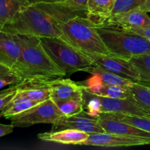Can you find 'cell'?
Masks as SVG:
<instances>
[{"label":"cell","mask_w":150,"mask_h":150,"mask_svg":"<svg viewBox=\"0 0 150 150\" xmlns=\"http://www.w3.org/2000/svg\"><path fill=\"white\" fill-rule=\"evenodd\" d=\"M21 45V57L13 70L23 79H57L66 76L44 49L40 38L15 35Z\"/></svg>","instance_id":"obj_1"},{"label":"cell","mask_w":150,"mask_h":150,"mask_svg":"<svg viewBox=\"0 0 150 150\" xmlns=\"http://www.w3.org/2000/svg\"><path fill=\"white\" fill-rule=\"evenodd\" d=\"M0 29L13 35L59 38L71 45L60 28L59 21L31 3L18 13L10 23L1 26Z\"/></svg>","instance_id":"obj_2"},{"label":"cell","mask_w":150,"mask_h":150,"mask_svg":"<svg viewBox=\"0 0 150 150\" xmlns=\"http://www.w3.org/2000/svg\"><path fill=\"white\" fill-rule=\"evenodd\" d=\"M97 29L110 55L130 61L150 53L149 40L130 29L113 26H97Z\"/></svg>","instance_id":"obj_3"},{"label":"cell","mask_w":150,"mask_h":150,"mask_svg":"<svg viewBox=\"0 0 150 150\" xmlns=\"http://www.w3.org/2000/svg\"><path fill=\"white\" fill-rule=\"evenodd\" d=\"M59 26L71 45L81 51L110 55L97 26L86 17L76 16L66 21H59Z\"/></svg>","instance_id":"obj_4"},{"label":"cell","mask_w":150,"mask_h":150,"mask_svg":"<svg viewBox=\"0 0 150 150\" xmlns=\"http://www.w3.org/2000/svg\"><path fill=\"white\" fill-rule=\"evenodd\" d=\"M44 49L54 63L65 73L72 75L86 71L93 66L91 59L76 47L56 38H40Z\"/></svg>","instance_id":"obj_5"},{"label":"cell","mask_w":150,"mask_h":150,"mask_svg":"<svg viewBox=\"0 0 150 150\" xmlns=\"http://www.w3.org/2000/svg\"><path fill=\"white\" fill-rule=\"evenodd\" d=\"M62 116L55 103L49 98L8 120L14 127H27L40 123L54 125Z\"/></svg>","instance_id":"obj_6"},{"label":"cell","mask_w":150,"mask_h":150,"mask_svg":"<svg viewBox=\"0 0 150 150\" xmlns=\"http://www.w3.org/2000/svg\"><path fill=\"white\" fill-rule=\"evenodd\" d=\"M29 1L59 21H66L76 16L86 17L87 0H29Z\"/></svg>","instance_id":"obj_7"},{"label":"cell","mask_w":150,"mask_h":150,"mask_svg":"<svg viewBox=\"0 0 150 150\" xmlns=\"http://www.w3.org/2000/svg\"><path fill=\"white\" fill-rule=\"evenodd\" d=\"M84 52V51H83ZM92 62L93 66L100 67L132 82L139 83L140 78L137 70L128 60L109 54L84 52Z\"/></svg>","instance_id":"obj_8"},{"label":"cell","mask_w":150,"mask_h":150,"mask_svg":"<svg viewBox=\"0 0 150 150\" xmlns=\"http://www.w3.org/2000/svg\"><path fill=\"white\" fill-rule=\"evenodd\" d=\"M83 145L102 147H128L150 145V140L134 136L114 134L105 132L89 134Z\"/></svg>","instance_id":"obj_9"},{"label":"cell","mask_w":150,"mask_h":150,"mask_svg":"<svg viewBox=\"0 0 150 150\" xmlns=\"http://www.w3.org/2000/svg\"><path fill=\"white\" fill-rule=\"evenodd\" d=\"M64 129H75L85 132L88 134L105 132L100 124L98 117L89 115L84 110L79 114L70 117L62 116L56 124L53 125L51 131H57Z\"/></svg>","instance_id":"obj_10"},{"label":"cell","mask_w":150,"mask_h":150,"mask_svg":"<svg viewBox=\"0 0 150 150\" xmlns=\"http://www.w3.org/2000/svg\"><path fill=\"white\" fill-rule=\"evenodd\" d=\"M98 96L101 103V113H114L150 119L149 114L138 104L133 95L124 99Z\"/></svg>","instance_id":"obj_11"},{"label":"cell","mask_w":150,"mask_h":150,"mask_svg":"<svg viewBox=\"0 0 150 150\" xmlns=\"http://www.w3.org/2000/svg\"><path fill=\"white\" fill-rule=\"evenodd\" d=\"M49 79L36 78L22 81L17 83L18 90L14 98H29L37 102H42L51 98Z\"/></svg>","instance_id":"obj_12"},{"label":"cell","mask_w":150,"mask_h":150,"mask_svg":"<svg viewBox=\"0 0 150 150\" xmlns=\"http://www.w3.org/2000/svg\"><path fill=\"white\" fill-rule=\"evenodd\" d=\"M103 26H113L132 29L150 26V17L140 8L133 9L112 15Z\"/></svg>","instance_id":"obj_13"},{"label":"cell","mask_w":150,"mask_h":150,"mask_svg":"<svg viewBox=\"0 0 150 150\" xmlns=\"http://www.w3.org/2000/svg\"><path fill=\"white\" fill-rule=\"evenodd\" d=\"M98 121L107 133L134 136L150 140L149 132L120 121L115 118L111 113H101L98 116Z\"/></svg>","instance_id":"obj_14"},{"label":"cell","mask_w":150,"mask_h":150,"mask_svg":"<svg viewBox=\"0 0 150 150\" xmlns=\"http://www.w3.org/2000/svg\"><path fill=\"white\" fill-rule=\"evenodd\" d=\"M21 57V45L16 35L0 29V64L13 69Z\"/></svg>","instance_id":"obj_15"},{"label":"cell","mask_w":150,"mask_h":150,"mask_svg":"<svg viewBox=\"0 0 150 150\" xmlns=\"http://www.w3.org/2000/svg\"><path fill=\"white\" fill-rule=\"evenodd\" d=\"M81 84L88 92L106 98L124 99L132 95L127 87L104 83L92 76L89 80Z\"/></svg>","instance_id":"obj_16"},{"label":"cell","mask_w":150,"mask_h":150,"mask_svg":"<svg viewBox=\"0 0 150 150\" xmlns=\"http://www.w3.org/2000/svg\"><path fill=\"white\" fill-rule=\"evenodd\" d=\"M48 83L52 100H65L83 95L82 85L70 79L57 78L49 80Z\"/></svg>","instance_id":"obj_17"},{"label":"cell","mask_w":150,"mask_h":150,"mask_svg":"<svg viewBox=\"0 0 150 150\" xmlns=\"http://www.w3.org/2000/svg\"><path fill=\"white\" fill-rule=\"evenodd\" d=\"M89 134L85 132L75 129H64V130L51 131L40 133L38 136V139L42 141L62 144L83 145L89 138Z\"/></svg>","instance_id":"obj_18"},{"label":"cell","mask_w":150,"mask_h":150,"mask_svg":"<svg viewBox=\"0 0 150 150\" xmlns=\"http://www.w3.org/2000/svg\"><path fill=\"white\" fill-rule=\"evenodd\" d=\"M116 0H87L86 18L97 26H103L112 15Z\"/></svg>","instance_id":"obj_19"},{"label":"cell","mask_w":150,"mask_h":150,"mask_svg":"<svg viewBox=\"0 0 150 150\" xmlns=\"http://www.w3.org/2000/svg\"><path fill=\"white\" fill-rule=\"evenodd\" d=\"M29 4V0H0V27L10 23Z\"/></svg>","instance_id":"obj_20"},{"label":"cell","mask_w":150,"mask_h":150,"mask_svg":"<svg viewBox=\"0 0 150 150\" xmlns=\"http://www.w3.org/2000/svg\"><path fill=\"white\" fill-rule=\"evenodd\" d=\"M85 72L90 73L92 76L98 79L103 83H107V84L127 87L128 85L132 82L128 79H126L118 75L114 74V73L107 71L100 67H95V66H92L90 68L87 69Z\"/></svg>","instance_id":"obj_21"},{"label":"cell","mask_w":150,"mask_h":150,"mask_svg":"<svg viewBox=\"0 0 150 150\" xmlns=\"http://www.w3.org/2000/svg\"><path fill=\"white\" fill-rule=\"evenodd\" d=\"M130 62L139 74V83L150 87V53L130 59Z\"/></svg>","instance_id":"obj_22"},{"label":"cell","mask_w":150,"mask_h":150,"mask_svg":"<svg viewBox=\"0 0 150 150\" xmlns=\"http://www.w3.org/2000/svg\"><path fill=\"white\" fill-rule=\"evenodd\" d=\"M57 108L65 117H70L81 113L83 108V95L65 100H53Z\"/></svg>","instance_id":"obj_23"},{"label":"cell","mask_w":150,"mask_h":150,"mask_svg":"<svg viewBox=\"0 0 150 150\" xmlns=\"http://www.w3.org/2000/svg\"><path fill=\"white\" fill-rule=\"evenodd\" d=\"M127 88L138 104L150 115L149 88L136 82H131Z\"/></svg>","instance_id":"obj_24"},{"label":"cell","mask_w":150,"mask_h":150,"mask_svg":"<svg viewBox=\"0 0 150 150\" xmlns=\"http://www.w3.org/2000/svg\"><path fill=\"white\" fill-rule=\"evenodd\" d=\"M38 103H39V102L32 100L29 98H13V100L4 108L1 113L4 118L9 119L13 116L29 109Z\"/></svg>","instance_id":"obj_25"},{"label":"cell","mask_w":150,"mask_h":150,"mask_svg":"<svg viewBox=\"0 0 150 150\" xmlns=\"http://www.w3.org/2000/svg\"><path fill=\"white\" fill-rule=\"evenodd\" d=\"M112 115L115 118L118 119L119 120L127 124L132 125L133 126L146 130L150 133V119L146 117H138V116H131V115H125V114H114L111 113Z\"/></svg>","instance_id":"obj_26"},{"label":"cell","mask_w":150,"mask_h":150,"mask_svg":"<svg viewBox=\"0 0 150 150\" xmlns=\"http://www.w3.org/2000/svg\"><path fill=\"white\" fill-rule=\"evenodd\" d=\"M23 79L12 68L0 64V89L9 85H16Z\"/></svg>","instance_id":"obj_27"},{"label":"cell","mask_w":150,"mask_h":150,"mask_svg":"<svg viewBox=\"0 0 150 150\" xmlns=\"http://www.w3.org/2000/svg\"><path fill=\"white\" fill-rule=\"evenodd\" d=\"M144 1L145 0H116L112 15L139 8L144 2Z\"/></svg>","instance_id":"obj_28"},{"label":"cell","mask_w":150,"mask_h":150,"mask_svg":"<svg viewBox=\"0 0 150 150\" xmlns=\"http://www.w3.org/2000/svg\"><path fill=\"white\" fill-rule=\"evenodd\" d=\"M18 90L17 84L0 92V111H2L6 106L13 100Z\"/></svg>","instance_id":"obj_29"},{"label":"cell","mask_w":150,"mask_h":150,"mask_svg":"<svg viewBox=\"0 0 150 150\" xmlns=\"http://www.w3.org/2000/svg\"><path fill=\"white\" fill-rule=\"evenodd\" d=\"M130 30L133 31V32L147 38L148 40H150V26H146V27L144 28H135V29H130Z\"/></svg>","instance_id":"obj_30"},{"label":"cell","mask_w":150,"mask_h":150,"mask_svg":"<svg viewBox=\"0 0 150 150\" xmlns=\"http://www.w3.org/2000/svg\"><path fill=\"white\" fill-rule=\"evenodd\" d=\"M13 125H4L0 124V138L2 136H7L13 131Z\"/></svg>","instance_id":"obj_31"},{"label":"cell","mask_w":150,"mask_h":150,"mask_svg":"<svg viewBox=\"0 0 150 150\" xmlns=\"http://www.w3.org/2000/svg\"><path fill=\"white\" fill-rule=\"evenodd\" d=\"M139 8L146 13H150V0H145Z\"/></svg>","instance_id":"obj_32"},{"label":"cell","mask_w":150,"mask_h":150,"mask_svg":"<svg viewBox=\"0 0 150 150\" xmlns=\"http://www.w3.org/2000/svg\"><path fill=\"white\" fill-rule=\"evenodd\" d=\"M1 117H3V115H2V113H1V111H0V118H1Z\"/></svg>","instance_id":"obj_33"},{"label":"cell","mask_w":150,"mask_h":150,"mask_svg":"<svg viewBox=\"0 0 150 150\" xmlns=\"http://www.w3.org/2000/svg\"><path fill=\"white\" fill-rule=\"evenodd\" d=\"M149 89H150V87H149Z\"/></svg>","instance_id":"obj_34"}]
</instances>
